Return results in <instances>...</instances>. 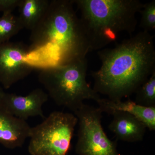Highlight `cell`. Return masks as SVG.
<instances>
[{
	"label": "cell",
	"mask_w": 155,
	"mask_h": 155,
	"mask_svg": "<svg viewBox=\"0 0 155 155\" xmlns=\"http://www.w3.org/2000/svg\"><path fill=\"white\" fill-rule=\"evenodd\" d=\"M72 0H52L31 31L26 61L34 69L64 66L86 58L90 51Z\"/></svg>",
	"instance_id": "1"
},
{
	"label": "cell",
	"mask_w": 155,
	"mask_h": 155,
	"mask_svg": "<svg viewBox=\"0 0 155 155\" xmlns=\"http://www.w3.org/2000/svg\"><path fill=\"white\" fill-rule=\"evenodd\" d=\"M101 66L92 72L93 89L108 99L122 101L135 93L155 71L154 36L142 31L112 48L98 51Z\"/></svg>",
	"instance_id": "2"
},
{
	"label": "cell",
	"mask_w": 155,
	"mask_h": 155,
	"mask_svg": "<svg viewBox=\"0 0 155 155\" xmlns=\"http://www.w3.org/2000/svg\"><path fill=\"white\" fill-rule=\"evenodd\" d=\"M90 51L102 49L116 41L119 33L132 34L137 25L136 14L144 5L139 0H72Z\"/></svg>",
	"instance_id": "3"
},
{
	"label": "cell",
	"mask_w": 155,
	"mask_h": 155,
	"mask_svg": "<svg viewBox=\"0 0 155 155\" xmlns=\"http://www.w3.org/2000/svg\"><path fill=\"white\" fill-rule=\"evenodd\" d=\"M87 69L85 58L64 66L40 69L38 81L57 105L74 114L85 100L97 103L101 98L87 81Z\"/></svg>",
	"instance_id": "4"
},
{
	"label": "cell",
	"mask_w": 155,
	"mask_h": 155,
	"mask_svg": "<svg viewBox=\"0 0 155 155\" xmlns=\"http://www.w3.org/2000/svg\"><path fill=\"white\" fill-rule=\"evenodd\" d=\"M78 124L73 113L52 112L31 128L28 147L31 155H67Z\"/></svg>",
	"instance_id": "5"
},
{
	"label": "cell",
	"mask_w": 155,
	"mask_h": 155,
	"mask_svg": "<svg viewBox=\"0 0 155 155\" xmlns=\"http://www.w3.org/2000/svg\"><path fill=\"white\" fill-rule=\"evenodd\" d=\"M102 112L98 107L84 104L74 113L78 130L75 147L79 155H121L116 149L117 142L108 138L101 124Z\"/></svg>",
	"instance_id": "6"
},
{
	"label": "cell",
	"mask_w": 155,
	"mask_h": 155,
	"mask_svg": "<svg viewBox=\"0 0 155 155\" xmlns=\"http://www.w3.org/2000/svg\"><path fill=\"white\" fill-rule=\"evenodd\" d=\"M28 46L21 42L0 44V84L5 89L30 75L34 69L26 62Z\"/></svg>",
	"instance_id": "7"
},
{
	"label": "cell",
	"mask_w": 155,
	"mask_h": 155,
	"mask_svg": "<svg viewBox=\"0 0 155 155\" xmlns=\"http://www.w3.org/2000/svg\"><path fill=\"white\" fill-rule=\"evenodd\" d=\"M48 97L41 88L35 89L25 96L4 92L0 97V108L25 121L36 116L45 118L42 107Z\"/></svg>",
	"instance_id": "8"
},
{
	"label": "cell",
	"mask_w": 155,
	"mask_h": 155,
	"mask_svg": "<svg viewBox=\"0 0 155 155\" xmlns=\"http://www.w3.org/2000/svg\"><path fill=\"white\" fill-rule=\"evenodd\" d=\"M30 125L0 108V144L10 149L20 147L29 137Z\"/></svg>",
	"instance_id": "9"
},
{
	"label": "cell",
	"mask_w": 155,
	"mask_h": 155,
	"mask_svg": "<svg viewBox=\"0 0 155 155\" xmlns=\"http://www.w3.org/2000/svg\"><path fill=\"white\" fill-rule=\"evenodd\" d=\"M111 115L113 119L108 128L117 140L131 143L143 140L147 128L143 122L125 112L115 111Z\"/></svg>",
	"instance_id": "10"
},
{
	"label": "cell",
	"mask_w": 155,
	"mask_h": 155,
	"mask_svg": "<svg viewBox=\"0 0 155 155\" xmlns=\"http://www.w3.org/2000/svg\"><path fill=\"white\" fill-rule=\"evenodd\" d=\"M97 103L102 113L111 114L115 111L125 112L139 119L150 130H155V107H143L130 100L122 101L101 98Z\"/></svg>",
	"instance_id": "11"
},
{
	"label": "cell",
	"mask_w": 155,
	"mask_h": 155,
	"mask_svg": "<svg viewBox=\"0 0 155 155\" xmlns=\"http://www.w3.org/2000/svg\"><path fill=\"white\" fill-rule=\"evenodd\" d=\"M50 2L48 0H22L18 17L24 28L33 29L43 17Z\"/></svg>",
	"instance_id": "12"
},
{
	"label": "cell",
	"mask_w": 155,
	"mask_h": 155,
	"mask_svg": "<svg viewBox=\"0 0 155 155\" xmlns=\"http://www.w3.org/2000/svg\"><path fill=\"white\" fill-rule=\"evenodd\" d=\"M23 28L18 17L14 16L12 12L3 13L0 17V44L9 41Z\"/></svg>",
	"instance_id": "13"
},
{
	"label": "cell",
	"mask_w": 155,
	"mask_h": 155,
	"mask_svg": "<svg viewBox=\"0 0 155 155\" xmlns=\"http://www.w3.org/2000/svg\"><path fill=\"white\" fill-rule=\"evenodd\" d=\"M134 102L146 107H155V71L135 92Z\"/></svg>",
	"instance_id": "14"
},
{
	"label": "cell",
	"mask_w": 155,
	"mask_h": 155,
	"mask_svg": "<svg viewBox=\"0 0 155 155\" xmlns=\"http://www.w3.org/2000/svg\"><path fill=\"white\" fill-rule=\"evenodd\" d=\"M139 13L141 14L140 26L143 31L150 32L155 29V1L144 4Z\"/></svg>",
	"instance_id": "15"
},
{
	"label": "cell",
	"mask_w": 155,
	"mask_h": 155,
	"mask_svg": "<svg viewBox=\"0 0 155 155\" xmlns=\"http://www.w3.org/2000/svg\"><path fill=\"white\" fill-rule=\"evenodd\" d=\"M22 0H0V12H12L19 8Z\"/></svg>",
	"instance_id": "16"
},
{
	"label": "cell",
	"mask_w": 155,
	"mask_h": 155,
	"mask_svg": "<svg viewBox=\"0 0 155 155\" xmlns=\"http://www.w3.org/2000/svg\"><path fill=\"white\" fill-rule=\"evenodd\" d=\"M4 90L3 89V87H2V85H1V84H0V97H1L2 95V94L4 92Z\"/></svg>",
	"instance_id": "17"
}]
</instances>
